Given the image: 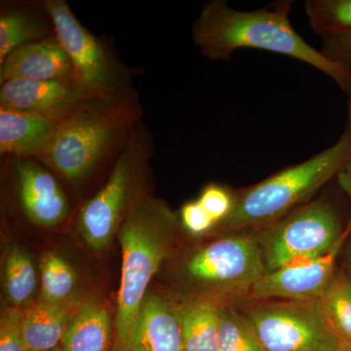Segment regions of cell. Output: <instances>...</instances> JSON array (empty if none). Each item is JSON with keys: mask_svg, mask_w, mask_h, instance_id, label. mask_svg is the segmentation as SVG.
Wrapping results in <instances>:
<instances>
[{"mask_svg": "<svg viewBox=\"0 0 351 351\" xmlns=\"http://www.w3.org/2000/svg\"><path fill=\"white\" fill-rule=\"evenodd\" d=\"M144 113L137 91L110 100L87 99L60 123L38 160L64 188L82 193L96 178L110 176Z\"/></svg>", "mask_w": 351, "mask_h": 351, "instance_id": "1", "label": "cell"}, {"mask_svg": "<svg viewBox=\"0 0 351 351\" xmlns=\"http://www.w3.org/2000/svg\"><path fill=\"white\" fill-rule=\"evenodd\" d=\"M290 11L288 1L241 11L226 0H210L193 23L191 36L201 54L211 61H228L242 48L269 51L317 69L343 91L351 80V71L309 45L291 25Z\"/></svg>", "mask_w": 351, "mask_h": 351, "instance_id": "2", "label": "cell"}, {"mask_svg": "<svg viewBox=\"0 0 351 351\" xmlns=\"http://www.w3.org/2000/svg\"><path fill=\"white\" fill-rule=\"evenodd\" d=\"M178 223L179 217L162 199L149 196L138 203L120 226L122 269L114 319L119 351H131L138 311L152 278L169 255Z\"/></svg>", "mask_w": 351, "mask_h": 351, "instance_id": "3", "label": "cell"}, {"mask_svg": "<svg viewBox=\"0 0 351 351\" xmlns=\"http://www.w3.org/2000/svg\"><path fill=\"white\" fill-rule=\"evenodd\" d=\"M351 159V117L338 142L304 162L279 171L237 195L219 226L230 230L272 223L306 204Z\"/></svg>", "mask_w": 351, "mask_h": 351, "instance_id": "4", "label": "cell"}, {"mask_svg": "<svg viewBox=\"0 0 351 351\" xmlns=\"http://www.w3.org/2000/svg\"><path fill=\"white\" fill-rule=\"evenodd\" d=\"M154 152L152 134L141 122L108 179L78 208L76 226L90 250H105L129 212L152 196L147 177Z\"/></svg>", "mask_w": 351, "mask_h": 351, "instance_id": "5", "label": "cell"}, {"mask_svg": "<svg viewBox=\"0 0 351 351\" xmlns=\"http://www.w3.org/2000/svg\"><path fill=\"white\" fill-rule=\"evenodd\" d=\"M44 3L85 98L110 100L136 91L132 82L137 71L122 63L106 41L87 29L66 0H44Z\"/></svg>", "mask_w": 351, "mask_h": 351, "instance_id": "6", "label": "cell"}, {"mask_svg": "<svg viewBox=\"0 0 351 351\" xmlns=\"http://www.w3.org/2000/svg\"><path fill=\"white\" fill-rule=\"evenodd\" d=\"M272 223L262 247L267 272L317 260L343 234L338 210L326 198L309 201Z\"/></svg>", "mask_w": 351, "mask_h": 351, "instance_id": "7", "label": "cell"}, {"mask_svg": "<svg viewBox=\"0 0 351 351\" xmlns=\"http://www.w3.org/2000/svg\"><path fill=\"white\" fill-rule=\"evenodd\" d=\"M265 351H339L320 299L263 302L246 311Z\"/></svg>", "mask_w": 351, "mask_h": 351, "instance_id": "8", "label": "cell"}, {"mask_svg": "<svg viewBox=\"0 0 351 351\" xmlns=\"http://www.w3.org/2000/svg\"><path fill=\"white\" fill-rule=\"evenodd\" d=\"M193 282L232 295L250 294L267 272L262 247L246 235L226 237L207 245L184 267Z\"/></svg>", "mask_w": 351, "mask_h": 351, "instance_id": "9", "label": "cell"}, {"mask_svg": "<svg viewBox=\"0 0 351 351\" xmlns=\"http://www.w3.org/2000/svg\"><path fill=\"white\" fill-rule=\"evenodd\" d=\"M2 169L14 207L25 221L40 228L63 225L71 217V198L54 173L36 158L2 157Z\"/></svg>", "mask_w": 351, "mask_h": 351, "instance_id": "10", "label": "cell"}, {"mask_svg": "<svg viewBox=\"0 0 351 351\" xmlns=\"http://www.w3.org/2000/svg\"><path fill=\"white\" fill-rule=\"evenodd\" d=\"M350 233L351 226H348L334 248L327 255L317 260L265 272L252 287L250 295L263 301L320 299L336 276L335 269L337 258Z\"/></svg>", "mask_w": 351, "mask_h": 351, "instance_id": "11", "label": "cell"}, {"mask_svg": "<svg viewBox=\"0 0 351 351\" xmlns=\"http://www.w3.org/2000/svg\"><path fill=\"white\" fill-rule=\"evenodd\" d=\"M87 99L76 85L63 82L12 80L0 84V108L62 122Z\"/></svg>", "mask_w": 351, "mask_h": 351, "instance_id": "12", "label": "cell"}, {"mask_svg": "<svg viewBox=\"0 0 351 351\" xmlns=\"http://www.w3.org/2000/svg\"><path fill=\"white\" fill-rule=\"evenodd\" d=\"M12 80L63 82L77 86L73 64L56 34L21 46L0 63V84Z\"/></svg>", "mask_w": 351, "mask_h": 351, "instance_id": "13", "label": "cell"}, {"mask_svg": "<svg viewBox=\"0 0 351 351\" xmlns=\"http://www.w3.org/2000/svg\"><path fill=\"white\" fill-rule=\"evenodd\" d=\"M131 351H184L180 306L147 293L134 328Z\"/></svg>", "mask_w": 351, "mask_h": 351, "instance_id": "14", "label": "cell"}, {"mask_svg": "<svg viewBox=\"0 0 351 351\" xmlns=\"http://www.w3.org/2000/svg\"><path fill=\"white\" fill-rule=\"evenodd\" d=\"M54 23L43 1H1L0 63L21 46L54 36Z\"/></svg>", "mask_w": 351, "mask_h": 351, "instance_id": "15", "label": "cell"}, {"mask_svg": "<svg viewBox=\"0 0 351 351\" xmlns=\"http://www.w3.org/2000/svg\"><path fill=\"white\" fill-rule=\"evenodd\" d=\"M61 122L0 108L1 156L39 159L52 143Z\"/></svg>", "mask_w": 351, "mask_h": 351, "instance_id": "16", "label": "cell"}, {"mask_svg": "<svg viewBox=\"0 0 351 351\" xmlns=\"http://www.w3.org/2000/svg\"><path fill=\"white\" fill-rule=\"evenodd\" d=\"M112 322L105 302L88 297L80 302L69 321L61 348L63 351H108Z\"/></svg>", "mask_w": 351, "mask_h": 351, "instance_id": "17", "label": "cell"}, {"mask_svg": "<svg viewBox=\"0 0 351 351\" xmlns=\"http://www.w3.org/2000/svg\"><path fill=\"white\" fill-rule=\"evenodd\" d=\"M77 306L56 304L41 298L25 306L23 320L25 351H51L60 348Z\"/></svg>", "mask_w": 351, "mask_h": 351, "instance_id": "18", "label": "cell"}, {"mask_svg": "<svg viewBox=\"0 0 351 351\" xmlns=\"http://www.w3.org/2000/svg\"><path fill=\"white\" fill-rule=\"evenodd\" d=\"M221 307L209 298H196L180 306L184 351H218Z\"/></svg>", "mask_w": 351, "mask_h": 351, "instance_id": "19", "label": "cell"}, {"mask_svg": "<svg viewBox=\"0 0 351 351\" xmlns=\"http://www.w3.org/2000/svg\"><path fill=\"white\" fill-rule=\"evenodd\" d=\"M3 283L11 306L25 308L34 301L38 285L36 265L24 247L12 244L3 263Z\"/></svg>", "mask_w": 351, "mask_h": 351, "instance_id": "20", "label": "cell"}, {"mask_svg": "<svg viewBox=\"0 0 351 351\" xmlns=\"http://www.w3.org/2000/svg\"><path fill=\"white\" fill-rule=\"evenodd\" d=\"M41 299L56 304L80 306L77 299V276L68 261L55 252H46L41 256Z\"/></svg>", "mask_w": 351, "mask_h": 351, "instance_id": "21", "label": "cell"}, {"mask_svg": "<svg viewBox=\"0 0 351 351\" xmlns=\"http://www.w3.org/2000/svg\"><path fill=\"white\" fill-rule=\"evenodd\" d=\"M325 317L343 343L351 345V278L346 274L334 276L320 298Z\"/></svg>", "mask_w": 351, "mask_h": 351, "instance_id": "22", "label": "cell"}, {"mask_svg": "<svg viewBox=\"0 0 351 351\" xmlns=\"http://www.w3.org/2000/svg\"><path fill=\"white\" fill-rule=\"evenodd\" d=\"M218 351H265L247 314L221 307Z\"/></svg>", "mask_w": 351, "mask_h": 351, "instance_id": "23", "label": "cell"}, {"mask_svg": "<svg viewBox=\"0 0 351 351\" xmlns=\"http://www.w3.org/2000/svg\"><path fill=\"white\" fill-rule=\"evenodd\" d=\"M306 14L320 38L351 34V0H307Z\"/></svg>", "mask_w": 351, "mask_h": 351, "instance_id": "24", "label": "cell"}, {"mask_svg": "<svg viewBox=\"0 0 351 351\" xmlns=\"http://www.w3.org/2000/svg\"><path fill=\"white\" fill-rule=\"evenodd\" d=\"M235 199L237 195L230 189L219 184H209L201 191L197 200L215 223L219 225L232 212Z\"/></svg>", "mask_w": 351, "mask_h": 351, "instance_id": "25", "label": "cell"}, {"mask_svg": "<svg viewBox=\"0 0 351 351\" xmlns=\"http://www.w3.org/2000/svg\"><path fill=\"white\" fill-rule=\"evenodd\" d=\"M24 308L10 306L0 318V351H25L23 334Z\"/></svg>", "mask_w": 351, "mask_h": 351, "instance_id": "26", "label": "cell"}, {"mask_svg": "<svg viewBox=\"0 0 351 351\" xmlns=\"http://www.w3.org/2000/svg\"><path fill=\"white\" fill-rule=\"evenodd\" d=\"M180 219L184 228L191 234H202L217 226L198 200L189 201L182 207Z\"/></svg>", "mask_w": 351, "mask_h": 351, "instance_id": "27", "label": "cell"}, {"mask_svg": "<svg viewBox=\"0 0 351 351\" xmlns=\"http://www.w3.org/2000/svg\"><path fill=\"white\" fill-rule=\"evenodd\" d=\"M321 39V52L351 71V34L325 36Z\"/></svg>", "mask_w": 351, "mask_h": 351, "instance_id": "28", "label": "cell"}, {"mask_svg": "<svg viewBox=\"0 0 351 351\" xmlns=\"http://www.w3.org/2000/svg\"><path fill=\"white\" fill-rule=\"evenodd\" d=\"M338 178L339 184L350 196L351 201V159L339 173ZM350 223H351V218Z\"/></svg>", "mask_w": 351, "mask_h": 351, "instance_id": "29", "label": "cell"}, {"mask_svg": "<svg viewBox=\"0 0 351 351\" xmlns=\"http://www.w3.org/2000/svg\"><path fill=\"white\" fill-rule=\"evenodd\" d=\"M343 92H346V95H348V115L351 117V80L348 82V84L346 85L345 89H343Z\"/></svg>", "mask_w": 351, "mask_h": 351, "instance_id": "30", "label": "cell"}, {"mask_svg": "<svg viewBox=\"0 0 351 351\" xmlns=\"http://www.w3.org/2000/svg\"><path fill=\"white\" fill-rule=\"evenodd\" d=\"M348 225H350V223H348ZM348 276H350L351 278V243L350 245V249H348Z\"/></svg>", "mask_w": 351, "mask_h": 351, "instance_id": "31", "label": "cell"}, {"mask_svg": "<svg viewBox=\"0 0 351 351\" xmlns=\"http://www.w3.org/2000/svg\"><path fill=\"white\" fill-rule=\"evenodd\" d=\"M339 351H351V345L345 343H341V350Z\"/></svg>", "mask_w": 351, "mask_h": 351, "instance_id": "32", "label": "cell"}, {"mask_svg": "<svg viewBox=\"0 0 351 351\" xmlns=\"http://www.w3.org/2000/svg\"><path fill=\"white\" fill-rule=\"evenodd\" d=\"M51 351H63V350H62L61 346H60V348H56V350H51Z\"/></svg>", "mask_w": 351, "mask_h": 351, "instance_id": "33", "label": "cell"}]
</instances>
